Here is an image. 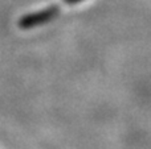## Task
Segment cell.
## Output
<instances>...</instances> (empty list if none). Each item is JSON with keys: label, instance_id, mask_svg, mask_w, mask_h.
Masks as SVG:
<instances>
[{"label": "cell", "instance_id": "2", "mask_svg": "<svg viewBox=\"0 0 151 149\" xmlns=\"http://www.w3.org/2000/svg\"><path fill=\"white\" fill-rule=\"evenodd\" d=\"M63 1L68 5H76V4H78V3H82L83 0H63Z\"/></svg>", "mask_w": 151, "mask_h": 149}, {"label": "cell", "instance_id": "1", "mask_svg": "<svg viewBox=\"0 0 151 149\" xmlns=\"http://www.w3.org/2000/svg\"><path fill=\"white\" fill-rule=\"evenodd\" d=\"M58 13H60V9H58L57 5H50V7H47L44 9H40L23 16L19 21V26L23 29H32L45 25V24L50 23L52 20H55L58 16Z\"/></svg>", "mask_w": 151, "mask_h": 149}]
</instances>
